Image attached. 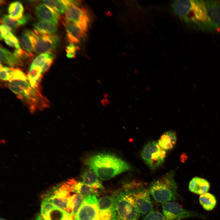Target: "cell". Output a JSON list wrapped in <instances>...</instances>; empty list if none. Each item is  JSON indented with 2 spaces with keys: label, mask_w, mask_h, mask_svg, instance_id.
Here are the masks:
<instances>
[{
  "label": "cell",
  "mask_w": 220,
  "mask_h": 220,
  "mask_svg": "<svg viewBox=\"0 0 220 220\" xmlns=\"http://www.w3.org/2000/svg\"><path fill=\"white\" fill-rule=\"evenodd\" d=\"M101 220H116L117 213L114 195L103 196L98 200Z\"/></svg>",
  "instance_id": "cell-12"
},
{
  "label": "cell",
  "mask_w": 220,
  "mask_h": 220,
  "mask_svg": "<svg viewBox=\"0 0 220 220\" xmlns=\"http://www.w3.org/2000/svg\"><path fill=\"white\" fill-rule=\"evenodd\" d=\"M0 32L1 39L10 37L13 35L9 29L3 25H1L0 26Z\"/></svg>",
  "instance_id": "cell-37"
},
{
  "label": "cell",
  "mask_w": 220,
  "mask_h": 220,
  "mask_svg": "<svg viewBox=\"0 0 220 220\" xmlns=\"http://www.w3.org/2000/svg\"><path fill=\"white\" fill-rule=\"evenodd\" d=\"M36 220H44L39 215L37 218Z\"/></svg>",
  "instance_id": "cell-41"
},
{
  "label": "cell",
  "mask_w": 220,
  "mask_h": 220,
  "mask_svg": "<svg viewBox=\"0 0 220 220\" xmlns=\"http://www.w3.org/2000/svg\"><path fill=\"white\" fill-rule=\"evenodd\" d=\"M50 58H53L51 53H46L41 54L33 61L30 68L37 66L42 69L47 60Z\"/></svg>",
  "instance_id": "cell-30"
},
{
  "label": "cell",
  "mask_w": 220,
  "mask_h": 220,
  "mask_svg": "<svg viewBox=\"0 0 220 220\" xmlns=\"http://www.w3.org/2000/svg\"><path fill=\"white\" fill-rule=\"evenodd\" d=\"M104 96L105 99H107L108 97V95L107 94H103Z\"/></svg>",
  "instance_id": "cell-42"
},
{
  "label": "cell",
  "mask_w": 220,
  "mask_h": 220,
  "mask_svg": "<svg viewBox=\"0 0 220 220\" xmlns=\"http://www.w3.org/2000/svg\"><path fill=\"white\" fill-rule=\"evenodd\" d=\"M71 192L67 184L54 189L46 196L49 197L52 203L57 208L66 211L68 200Z\"/></svg>",
  "instance_id": "cell-13"
},
{
  "label": "cell",
  "mask_w": 220,
  "mask_h": 220,
  "mask_svg": "<svg viewBox=\"0 0 220 220\" xmlns=\"http://www.w3.org/2000/svg\"><path fill=\"white\" fill-rule=\"evenodd\" d=\"M163 215L167 220H180L189 217H198L205 218L199 213L183 208L179 204L173 201L162 204Z\"/></svg>",
  "instance_id": "cell-9"
},
{
  "label": "cell",
  "mask_w": 220,
  "mask_h": 220,
  "mask_svg": "<svg viewBox=\"0 0 220 220\" xmlns=\"http://www.w3.org/2000/svg\"><path fill=\"white\" fill-rule=\"evenodd\" d=\"M67 7L64 0H57L54 10L59 14H61L65 13Z\"/></svg>",
  "instance_id": "cell-35"
},
{
  "label": "cell",
  "mask_w": 220,
  "mask_h": 220,
  "mask_svg": "<svg viewBox=\"0 0 220 220\" xmlns=\"http://www.w3.org/2000/svg\"><path fill=\"white\" fill-rule=\"evenodd\" d=\"M64 14L65 21L75 24L85 32L86 31L89 19L84 9L70 5L68 7Z\"/></svg>",
  "instance_id": "cell-11"
},
{
  "label": "cell",
  "mask_w": 220,
  "mask_h": 220,
  "mask_svg": "<svg viewBox=\"0 0 220 220\" xmlns=\"http://www.w3.org/2000/svg\"><path fill=\"white\" fill-rule=\"evenodd\" d=\"M42 69L35 66L30 68L27 75V79L31 86L38 90L39 89V83L42 78Z\"/></svg>",
  "instance_id": "cell-23"
},
{
  "label": "cell",
  "mask_w": 220,
  "mask_h": 220,
  "mask_svg": "<svg viewBox=\"0 0 220 220\" xmlns=\"http://www.w3.org/2000/svg\"><path fill=\"white\" fill-rule=\"evenodd\" d=\"M177 141L175 132L171 130L164 132L160 137L158 143L160 147L167 151L172 149L175 145Z\"/></svg>",
  "instance_id": "cell-20"
},
{
  "label": "cell",
  "mask_w": 220,
  "mask_h": 220,
  "mask_svg": "<svg viewBox=\"0 0 220 220\" xmlns=\"http://www.w3.org/2000/svg\"><path fill=\"white\" fill-rule=\"evenodd\" d=\"M209 28L217 29L220 26V3L205 1Z\"/></svg>",
  "instance_id": "cell-14"
},
{
  "label": "cell",
  "mask_w": 220,
  "mask_h": 220,
  "mask_svg": "<svg viewBox=\"0 0 220 220\" xmlns=\"http://www.w3.org/2000/svg\"><path fill=\"white\" fill-rule=\"evenodd\" d=\"M20 43L23 49L29 53L34 51L32 44L28 35L24 31L20 37Z\"/></svg>",
  "instance_id": "cell-29"
},
{
  "label": "cell",
  "mask_w": 220,
  "mask_h": 220,
  "mask_svg": "<svg viewBox=\"0 0 220 220\" xmlns=\"http://www.w3.org/2000/svg\"><path fill=\"white\" fill-rule=\"evenodd\" d=\"M144 186L136 181H132L124 186L132 196L140 213L143 214L148 213L153 208L149 189Z\"/></svg>",
  "instance_id": "cell-6"
},
{
  "label": "cell",
  "mask_w": 220,
  "mask_h": 220,
  "mask_svg": "<svg viewBox=\"0 0 220 220\" xmlns=\"http://www.w3.org/2000/svg\"><path fill=\"white\" fill-rule=\"evenodd\" d=\"M85 164L99 178L106 181L131 169L130 165L118 156L101 153L90 155L84 160Z\"/></svg>",
  "instance_id": "cell-1"
},
{
  "label": "cell",
  "mask_w": 220,
  "mask_h": 220,
  "mask_svg": "<svg viewBox=\"0 0 220 220\" xmlns=\"http://www.w3.org/2000/svg\"><path fill=\"white\" fill-rule=\"evenodd\" d=\"M166 154V151L155 141L147 142L141 152V156L145 164L153 170L158 168L163 164Z\"/></svg>",
  "instance_id": "cell-8"
},
{
  "label": "cell",
  "mask_w": 220,
  "mask_h": 220,
  "mask_svg": "<svg viewBox=\"0 0 220 220\" xmlns=\"http://www.w3.org/2000/svg\"><path fill=\"white\" fill-rule=\"evenodd\" d=\"M53 58H50L47 60L42 68V73L45 72L48 70L53 63Z\"/></svg>",
  "instance_id": "cell-38"
},
{
  "label": "cell",
  "mask_w": 220,
  "mask_h": 220,
  "mask_svg": "<svg viewBox=\"0 0 220 220\" xmlns=\"http://www.w3.org/2000/svg\"><path fill=\"white\" fill-rule=\"evenodd\" d=\"M143 220H167L163 214L157 211H151Z\"/></svg>",
  "instance_id": "cell-33"
},
{
  "label": "cell",
  "mask_w": 220,
  "mask_h": 220,
  "mask_svg": "<svg viewBox=\"0 0 220 220\" xmlns=\"http://www.w3.org/2000/svg\"><path fill=\"white\" fill-rule=\"evenodd\" d=\"M210 187V184L207 180L198 177L193 178L189 185L190 191L200 195L207 193Z\"/></svg>",
  "instance_id": "cell-18"
},
{
  "label": "cell",
  "mask_w": 220,
  "mask_h": 220,
  "mask_svg": "<svg viewBox=\"0 0 220 220\" xmlns=\"http://www.w3.org/2000/svg\"><path fill=\"white\" fill-rule=\"evenodd\" d=\"M4 40L6 43L9 46L15 48L16 50L21 49L18 39L14 35L4 39Z\"/></svg>",
  "instance_id": "cell-34"
},
{
  "label": "cell",
  "mask_w": 220,
  "mask_h": 220,
  "mask_svg": "<svg viewBox=\"0 0 220 220\" xmlns=\"http://www.w3.org/2000/svg\"><path fill=\"white\" fill-rule=\"evenodd\" d=\"M11 68L13 77L9 81L8 86L9 89L28 105L32 112L41 106H47L46 99L42 96L40 90L31 86L25 74L18 68Z\"/></svg>",
  "instance_id": "cell-2"
},
{
  "label": "cell",
  "mask_w": 220,
  "mask_h": 220,
  "mask_svg": "<svg viewBox=\"0 0 220 220\" xmlns=\"http://www.w3.org/2000/svg\"><path fill=\"white\" fill-rule=\"evenodd\" d=\"M75 219V220H101L97 197L93 196L84 198Z\"/></svg>",
  "instance_id": "cell-10"
},
{
  "label": "cell",
  "mask_w": 220,
  "mask_h": 220,
  "mask_svg": "<svg viewBox=\"0 0 220 220\" xmlns=\"http://www.w3.org/2000/svg\"><path fill=\"white\" fill-rule=\"evenodd\" d=\"M118 220H138L140 213L132 196L124 187L113 194Z\"/></svg>",
  "instance_id": "cell-5"
},
{
  "label": "cell",
  "mask_w": 220,
  "mask_h": 220,
  "mask_svg": "<svg viewBox=\"0 0 220 220\" xmlns=\"http://www.w3.org/2000/svg\"><path fill=\"white\" fill-rule=\"evenodd\" d=\"M79 49V47L76 46L73 43H70L67 46L66 50L67 57L68 58H75V52Z\"/></svg>",
  "instance_id": "cell-36"
},
{
  "label": "cell",
  "mask_w": 220,
  "mask_h": 220,
  "mask_svg": "<svg viewBox=\"0 0 220 220\" xmlns=\"http://www.w3.org/2000/svg\"><path fill=\"white\" fill-rule=\"evenodd\" d=\"M116 220H118L116 219Z\"/></svg>",
  "instance_id": "cell-44"
},
{
  "label": "cell",
  "mask_w": 220,
  "mask_h": 220,
  "mask_svg": "<svg viewBox=\"0 0 220 220\" xmlns=\"http://www.w3.org/2000/svg\"><path fill=\"white\" fill-rule=\"evenodd\" d=\"M72 216L69 213L64 211L61 220H73Z\"/></svg>",
  "instance_id": "cell-39"
},
{
  "label": "cell",
  "mask_w": 220,
  "mask_h": 220,
  "mask_svg": "<svg viewBox=\"0 0 220 220\" xmlns=\"http://www.w3.org/2000/svg\"><path fill=\"white\" fill-rule=\"evenodd\" d=\"M171 5L174 13L186 23L209 28L205 1L175 0Z\"/></svg>",
  "instance_id": "cell-3"
},
{
  "label": "cell",
  "mask_w": 220,
  "mask_h": 220,
  "mask_svg": "<svg viewBox=\"0 0 220 220\" xmlns=\"http://www.w3.org/2000/svg\"><path fill=\"white\" fill-rule=\"evenodd\" d=\"M24 8L22 4L19 2L11 3L8 8L9 16L11 18L18 20L23 16Z\"/></svg>",
  "instance_id": "cell-27"
},
{
  "label": "cell",
  "mask_w": 220,
  "mask_h": 220,
  "mask_svg": "<svg viewBox=\"0 0 220 220\" xmlns=\"http://www.w3.org/2000/svg\"><path fill=\"white\" fill-rule=\"evenodd\" d=\"M64 212L56 207L44 216L39 215L44 220H61Z\"/></svg>",
  "instance_id": "cell-31"
},
{
  "label": "cell",
  "mask_w": 220,
  "mask_h": 220,
  "mask_svg": "<svg viewBox=\"0 0 220 220\" xmlns=\"http://www.w3.org/2000/svg\"><path fill=\"white\" fill-rule=\"evenodd\" d=\"M0 220H6L4 219L3 218H1Z\"/></svg>",
  "instance_id": "cell-43"
},
{
  "label": "cell",
  "mask_w": 220,
  "mask_h": 220,
  "mask_svg": "<svg viewBox=\"0 0 220 220\" xmlns=\"http://www.w3.org/2000/svg\"><path fill=\"white\" fill-rule=\"evenodd\" d=\"M56 207L51 202L49 197L46 196L42 201L40 214L39 215L41 217L44 216Z\"/></svg>",
  "instance_id": "cell-28"
},
{
  "label": "cell",
  "mask_w": 220,
  "mask_h": 220,
  "mask_svg": "<svg viewBox=\"0 0 220 220\" xmlns=\"http://www.w3.org/2000/svg\"><path fill=\"white\" fill-rule=\"evenodd\" d=\"M63 23L70 43L74 44L79 42L80 40L85 36V32L75 24L66 21Z\"/></svg>",
  "instance_id": "cell-17"
},
{
  "label": "cell",
  "mask_w": 220,
  "mask_h": 220,
  "mask_svg": "<svg viewBox=\"0 0 220 220\" xmlns=\"http://www.w3.org/2000/svg\"><path fill=\"white\" fill-rule=\"evenodd\" d=\"M82 182L86 185L97 190L104 191L105 188L98 177L90 170H86L82 173Z\"/></svg>",
  "instance_id": "cell-19"
},
{
  "label": "cell",
  "mask_w": 220,
  "mask_h": 220,
  "mask_svg": "<svg viewBox=\"0 0 220 220\" xmlns=\"http://www.w3.org/2000/svg\"><path fill=\"white\" fill-rule=\"evenodd\" d=\"M67 185L71 192L79 194L84 198L93 196L97 197L99 196L97 190L86 185L82 182L72 179L68 182Z\"/></svg>",
  "instance_id": "cell-16"
},
{
  "label": "cell",
  "mask_w": 220,
  "mask_h": 220,
  "mask_svg": "<svg viewBox=\"0 0 220 220\" xmlns=\"http://www.w3.org/2000/svg\"><path fill=\"white\" fill-rule=\"evenodd\" d=\"M24 31L29 35L34 51L37 53H51L59 44V38L55 34H43L34 29H26Z\"/></svg>",
  "instance_id": "cell-7"
},
{
  "label": "cell",
  "mask_w": 220,
  "mask_h": 220,
  "mask_svg": "<svg viewBox=\"0 0 220 220\" xmlns=\"http://www.w3.org/2000/svg\"><path fill=\"white\" fill-rule=\"evenodd\" d=\"M101 102L104 106H106L108 105H110V101L107 99H103L101 100Z\"/></svg>",
  "instance_id": "cell-40"
},
{
  "label": "cell",
  "mask_w": 220,
  "mask_h": 220,
  "mask_svg": "<svg viewBox=\"0 0 220 220\" xmlns=\"http://www.w3.org/2000/svg\"><path fill=\"white\" fill-rule=\"evenodd\" d=\"M0 63H2L13 68L20 63V59L13 53L1 46L0 48Z\"/></svg>",
  "instance_id": "cell-24"
},
{
  "label": "cell",
  "mask_w": 220,
  "mask_h": 220,
  "mask_svg": "<svg viewBox=\"0 0 220 220\" xmlns=\"http://www.w3.org/2000/svg\"><path fill=\"white\" fill-rule=\"evenodd\" d=\"M35 30L38 32L46 34H53L57 30L56 25L47 21H40L33 24Z\"/></svg>",
  "instance_id": "cell-25"
},
{
  "label": "cell",
  "mask_w": 220,
  "mask_h": 220,
  "mask_svg": "<svg viewBox=\"0 0 220 220\" xmlns=\"http://www.w3.org/2000/svg\"><path fill=\"white\" fill-rule=\"evenodd\" d=\"M84 199L82 196L78 194H74L68 198L66 212L75 217Z\"/></svg>",
  "instance_id": "cell-21"
},
{
  "label": "cell",
  "mask_w": 220,
  "mask_h": 220,
  "mask_svg": "<svg viewBox=\"0 0 220 220\" xmlns=\"http://www.w3.org/2000/svg\"><path fill=\"white\" fill-rule=\"evenodd\" d=\"M199 201L203 208L208 211L213 209L217 204L216 200L214 195L207 193L200 195Z\"/></svg>",
  "instance_id": "cell-26"
},
{
  "label": "cell",
  "mask_w": 220,
  "mask_h": 220,
  "mask_svg": "<svg viewBox=\"0 0 220 220\" xmlns=\"http://www.w3.org/2000/svg\"><path fill=\"white\" fill-rule=\"evenodd\" d=\"M30 16L28 14H25L18 20L10 18L8 15H4L2 18L3 23L9 29L15 30L17 28L25 24L29 20Z\"/></svg>",
  "instance_id": "cell-22"
},
{
  "label": "cell",
  "mask_w": 220,
  "mask_h": 220,
  "mask_svg": "<svg viewBox=\"0 0 220 220\" xmlns=\"http://www.w3.org/2000/svg\"><path fill=\"white\" fill-rule=\"evenodd\" d=\"M0 78L3 81H10L13 77V72L11 68L3 66L0 64Z\"/></svg>",
  "instance_id": "cell-32"
},
{
  "label": "cell",
  "mask_w": 220,
  "mask_h": 220,
  "mask_svg": "<svg viewBox=\"0 0 220 220\" xmlns=\"http://www.w3.org/2000/svg\"><path fill=\"white\" fill-rule=\"evenodd\" d=\"M35 14L40 21L50 22L57 25L58 22L59 15L49 6L42 4L37 5L35 9Z\"/></svg>",
  "instance_id": "cell-15"
},
{
  "label": "cell",
  "mask_w": 220,
  "mask_h": 220,
  "mask_svg": "<svg viewBox=\"0 0 220 220\" xmlns=\"http://www.w3.org/2000/svg\"><path fill=\"white\" fill-rule=\"evenodd\" d=\"M174 174V171H170L150 184L149 193L155 200L163 204L174 202L178 199L179 196Z\"/></svg>",
  "instance_id": "cell-4"
}]
</instances>
